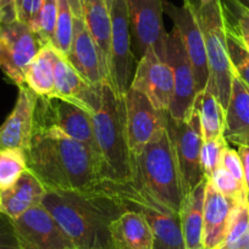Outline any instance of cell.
I'll use <instances>...</instances> for the list:
<instances>
[{"label": "cell", "mask_w": 249, "mask_h": 249, "mask_svg": "<svg viewBox=\"0 0 249 249\" xmlns=\"http://www.w3.org/2000/svg\"><path fill=\"white\" fill-rule=\"evenodd\" d=\"M82 5L83 18L93 42L99 53L105 82L109 77L111 49V18L107 0H88Z\"/></svg>", "instance_id": "cb8c5ba5"}, {"label": "cell", "mask_w": 249, "mask_h": 249, "mask_svg": "<svg viewBox=\"0 0 249 249\" xmlns=\"http://www.w3.org/2000/svg\"><path fill=\"white\" fill-rule=\"evenodd\" d=\"M42 205L77 249L102 248L112 244L110 224L128 209L105 181L90 191L47 192Z\"/></svg>", "instance_id": "7a4b0ae2"}, {"label": "cell", "mask_w": 249, "mask_h": 249, "mask_svg": "<svg viewBox=\"0 0 249 249\" xmlns=\"http://www.w3.org/2000/svg\"><path fill=\"white\" fill-rule=\"evenodd\" d=\"M42 48L30 26L18 20L0 23V69L18 87L25 86L26 71Z\"/></svg>", "instance_id": "30bf717a"}, {"label": "cell", "mask_w": 249, "mask_h": 249, "mask_svg": "<svg viewBox=\"0 0 249 249\" xmlns=\"http://www.w3.org/2000/svg\"><path fill=\"white\" fill-rule=\"evenodd\" d=\"M26 159L47 192L90 191L105 181L98 153L65 136L33 132Z\"/></svg>", "instance_id": "6da1fadb"}, {"label": "cell", "mask_w": 249, "mask_h": 249, "mask_svg": "<svg viewBox=\"0 0 249 249\" xmlns=\"http://www.w3.org/2000/svg\"><path fill=\"white\" fill-rule=\"evenodd\" d=\"M195 16L204 39L209 65L208 87L226 110L231 97L232 71L226 42V26L220 0H183Z\"/></svg>", "instance_id": "5b68a950"}, {"label": "cell", "mask_w": 249, "mask_h": 249, "mask_svg": "<svg viewBox=\"0 0 249 249\" xmlns=\"http://www.w3.org/2000/svg\"><path fill=\"white\" fill-rule=\"evenodd\" d=\"M107 183L127 204L128 209H137L147 219L153 233L152 249H184L181 219L178 213L167 209L147 192L131 183Z\"/></svg>", "instance_id": "52a82bcc"}, {"label": "cell", "mask_w": 249, "mask_h": 249, "mask_svg": "<svg viewBox=\"0 0 249 249\" xmlns=\"http://www.w3.org/2000/svg\"><path fill=\"white\" fill-rule=\"evenodd\" d=\"M195 107L199 115L203 141H212L224 137L226 110L222 107L208 86L202 93L198 94Z\"/></svg>", "instance_id": "4316f807"}, {"label": "cell", "mask_w": 249, "mask_h": 249, "mask_svg": "<svg viewBox=\"0 0 249 249\" xmlns=\"http://www.w3.org/2000/svg\"><path fill=\"white\" fill-rule=\"evenodd\" d=\"M249 204L248 198L237 203L232 210L226 234L220 249H248Z\"/></svg>", "instance_id": "83f0119b"}, {"label": "cell", "mask_w": 249, "mask_h": 249, "mask_svg": "<svg viewBox=\"0 0 249 249\" xmlns=\"http://www.w3.org/2000/svg\"><path fill=\"white\" fill-rule=\"evenodd\" d=\"M226 42L232 71L249 88V48L242 38L227 26Z\"/></svg>", "instance_id": "4dcf8cb0"}, {"label": "cell", "mask_w": 249, "mask_h": 249, "mask_svg": "<svg viewBox=\"0 0 249 249\" xmlns=\"http://www.w3.org/2000/svg\"><path fill=\"white\" fill-rule=\"evenodd\" d=\"M208 179L212 182L217 192L225 197L231 198L236 202H241L248 198V191L246 187L242 186L225 167H217Z\"/></svg>", "instance_id": "836d02e7"}, {"label": "cell", "mask_w": 249, "mask_h": 249, "mask_svg": "<svg viewBox=\"0 0 249 249\" xmlns=\"http://www.w3.org/2000/svg\"><path fill=\"white\" fill-rule=\"evenodd\" d=\"M111 18V49L109 77L107 83L119 98L130 88L133 55L131 52V30L126 0H107Z\"/></svg>", "instance_id": "8fae6325"}, {"label": "cell", "mask_w": 249, "mask_h": 249, "mask_svg": "<svg viewBox=\"0 0 249 249\" xmlns=\"http://www.w3.org/2000/svg\"><path fill=\"white\" fill-rule=\"evenodd\" d=\"M55 97L77 105L88 114L94 115L102 103V86L98 87L86 80L71 66L64 55L56 52L54 60Z\"/></svg>", "instance_id": "ac0fdd59"}, {"label": "cell", "mask_w": 249, "mask_h": 249, "mask_svg": "<svg viewBox=\"0 0 249 249\" xmlns=\"http://www.w3.org/2000/svg\"><path fill=\"white\" fill-rule=\"evenodd\" d=\"M248 204H249V192H248ZM248 249H249V246H248Z\"/></svg>", "instance_id": "f6af8a7d"}, {"label": "cell", "mask_w": 249, "mask_h": 249, "mask_svg": "<svg viewBox=\"0 0 249 249\" xmlns=\"http://www.w3.org/2000/svg\"><path fill=\"white\" fill-rule=\"evenodd\" d=\"M26 171V150L8 149L0 152V192L14 186Z\"/></svg>", "instance_id": "f546056e"}, {"label": "cell", "mask_w": 249, "mask_h": 249, "mask_svg": "<svg viewBox=\"0 0 249 249\" xmlns=\"http://www.w3.org/2000/svg\"><path fill=\"white\" fill-rule=\"evenodd\" d=\"M57 18V0H43L33 23V32L37 35L42 47L52 45Z\"/></svg>", "instance_id": "d6a6232c"}, {"label": "cell", "mask_w": 249, "mask_h": 249, "mask_svg": "<svg viewBox=\"0 0 249 249\" xmlns=\"http://www.w3.org/2000/svg\"><path fill=\"white\" fill-rule=\"evenodd\" d=\"M18 100L8 119L0 126V152L30 147L33 135V120L37 94L27 86H22Z\"/></svg>", "instance_id": "d6986e66"}, {"label": "cell", "mask_w": 249, "mask_h": 249, "mask_svg": "<svg viewBox=\"0 0 249 249\" xmlns=\"http://www.w3.org/2000/svg\"><path fill=\"white\" fill-rule=\"evenodd\" d=\"M224 137L229 144L249 147V88L236 73L225 114Z\"/></svg>", "instance_id": "44dd1931"}, {"label": "cell", "mask_w": 249, "mask_h": 249, "mask_svg": "<svg viewBox=\"0 0 249 249\" xmlns=\"http://www.w3.org/2000/svg\"><path fill=\"white\" fill-rule=\"evenodd\" d=\"M229 147L225 137L212 141H203L200 148V167L204 177L209 178L213 172L221 166L222 154Z\"/></svg>", "instance_id": "e575fe53"}, {"label": "cell", "mask_w": 249, "mask_h": 249, "mask_svg": "<svg viewBox=\"0 0 249 249\" xmlns=\"http://www.w3.org/2000/svg\"><path fill=\"white\" fill-rule=\"evenodd\" d=\"M43 0H16V18L20 22L33 27Z\"/></svg>", "instance_id": "d590c367"}, {"label": "cell", "mask_w": 249, "mask_h": 249, "mask_svg": "<svg viewBox=\"0 0 249 249\" xmlns=\"http://www.w3.org/2000/svg\"><path fill=\"white\" fill-rule=\"evenodd\" d=\"M130 87L147 95L153 105L161 111H167L171 107L175 92L172 70L153 48H148L138 61Z\"/></svg>", "instance_id": "9a60e30c"}, {"label": "cell", "mask_w": 249, "mask_h": 249, "mask_svg": "<svg viewBox=\"0 0 249 249\" xmlns=\"http://www.w3.org/2000/svg\"><path fill=\"white\" fill-rule=\"evenodd\" d=\"M73 11V36L66 60L77 72L94 86H103L105 82L104 72L100 64L99 53L93 42L83 18L80 0H70Z\"/></svg>", "instance_id": "e0dca14e"}, {"label": "cell", "mask_w": 249, "mask_h": 249, "mask_svg": "<svg viewBox=\"0 0 249 249\" xmlns=\"http://www.w3.org/2000/svg\"><path fill=\"white\" fill-rule=\"evenodd\" d=\"M238 3H241L242 5L247 6V8H249V0H237Z\"/></svg>", "instance_id": "60d3db41"}, {"label": "cell", "mask_w": 249, "mask_h": 249, "mask_svg": "<svg viewBox=\"0 0 249 249\" xmlns=\"http://www.w3.org/2000/svg\"><path fill=\"white\" fill-rule=\"evenodd\" d=\"M165 126L174 147L184 198L195 191L205 178L200 167L203 135L199 115L195 107L191 117L186 121H176L167 111L165 112Z\"/></svg>", "instance_id": "ba28073f"}, {"label": "cell", "mask_w": 249, "mask_h": 249, "mask_svg": "<svg viewBox=\"0 0 249 249\" xmlns=\"http://www.w3.org/2000/svg\"><path fill=\"white\" fill-rule=\"evenodd\" d=\"M81 1V4H83V3H86V1H88V0H80Z\"/></svg>", "instance_id": "ee69618b"}, {"label": "cell", "mask_w": 249, "mask_h": 249, "mask_svg": "<svg viewBox=\"0 0 249 249\" xmlns=\"http://www.w3.org/2000/svg\"><path fill=\"white\" fill-rule=\"evenodd\" d=\"M93 133L105 182L127 183L131 179V155L124 124V98L109 83L102 86V103L92 115Z\"/></svg>", "instance_id": "277c9868"}, {"label": "cell", "mask_w": 249, "mask_h": 249, "mask_svg": "<svg viewBox=\"0 0 249 249\" xmlns=\"http://www.w3.org/2000/svg\"><path fill=\"white\" fill-rule=\"evenodd\" d=\"M237 203L238 202L217 192L212 182L207 178L203 207L205 249H220L226 234L232 210Z\"/></svg>", "instance_id": "ffe728a7"}, {"label": "cell", "mask_w": 249, "mask_h": 249, "mask_svg": "<svg viewBox=\"0 0 249 249\" xmlns=\"http://www.w3.org/2000/svg\"><path fill=\"white\" fill-rule=\"evenodd\" d=\"M47 190L39 179L26 171L14 186L0 192V213L15 220L42 204Z\"/></svg>", "instance_id": "603a6c76"}, {"label": "cell", "mask_w": 249, "mask_h": 249, "mask_svg": "<svg viewBox=\"0 0 249 249\" xmlns=\"http://www.w3.org/2000/svg\"><path fill=\"white\" fill-rule=\"evenodd\" d=\"M225 25L237 33L249 48V8L237 0H220Z\"/></svg>", "instance_id": "1f68e13d"}, {"label": "cell", "mask_w": 249, "mask_h": 249, "mask_svg": "<svg viewBox=\"0 0 249 249\" xmlns=\"http://www.w3.org/2000/svg\"><path fill=\"white\" fill-rule=\"evenodd\" d=\"M93 249H116L115 248L112 244H110V246H107V247H102V248H93Z\"/></svg>", "instance_id": "b9f144b4"}, {"label": "cell", "mask_w": 249, "mask_h": 249, "mask_svg": "<svg viewBox=\"0 0 249 249\" xmlns=\"http://www.w3.org/2000/svg\"><path fill=\"white\" fill-rule=\"evenodd\" d=\"M3 9V0H0V11Z\"/></svg>", "instance_id": "7bdbcfd3"}, {"label": "cell", "mask_w": 249, "mask_h": 249, "mask_svg": "<svg viewBox=\"0 0 249 249\" xmlns=\"http://www.w3.org/2000/svg\"><path fill=\"white\" fill-rule=\"evenodd\" d=\"M165 62L171 68L175 85L174 98L167 112L176 121H186L195 110L198 90L192 64L181 36L175 27L171 32L167 33L165 43Z\"/></svg>", "instance_id": "9c48e42d"}, {"label": "cell", "mask_w": 249, "mask_h": 249, "mask_svg": "<svg viewBox=\"0 0 249 249\" xmlns=\"http://www.w3.org/2000/svg\"><path fill=\"white\" fill-rule=\"evenodd\" d=\"M73 36V11L70 0H57V18L54 39L50 47L66 56L70 50Z\"/></svg>", "instance_id": "f1b7e54d"}, {"label": "cell", "mask_w": 249, "mask_h": 249, "mask_svg": "<svg viewBox=\"0 0 249 249\" xmlns=\"http://www.w3.org/2000/svg\"><path fill=\"white\" fill-rule=\"evenodd\" d=\"M110 238L116 249H152L153 233L144 215L127 209L111 221Z\"/></svg>", "instance_id": "7402d4cb"}, {"label": "cell", "mask_w": 249, "mask_h": 249, "mask_svg": "<svg viewBox=\"0 0 249 249\" xmlns=\"http://www.w3.org/2000/svg\"><path fill=\"white\" fill-rule=\"evenodd\" d=\"M124 124L130 155H137L165 127V112L157 109L149 98L130 87L124 97Z\"/></svg>", "instance_id": "7c38bea8"}, {"label": "cell", "mask_w": 249, "mask_h": 249, "mask_svg": "<svg viewBox=\"0 0 249 249\" xmlns=\"http://www.w3.org/2000/svg\"><path fill=\"white\" fill-rule=\"evenodd\" d=\"M16 0H3V9L0 11V23L16 21Z\"/></svg>", "instance_id": "f35d334b"}, {"label": "cell", "mask_w": 249, "mask_h": 249, "mask_svg": "<svg viewBox=\"0 0 249 249\" xmlns=\"http://www.w3.org/2000/svg\"><path fill=\"white\" fill-rule=\"evenodd\" d=\"M21 249H77L42 204L13 220Z\"/></svg>", "instance_id": "5bb4252c"}, {"label": "cell", "mask_w": 249, "mask_h": 249, "mask_svg": "<svg viewBox=\"0 0 249 249\" xmlns=\"http://www.w3.org/2000/svg\"><path fill=\"white\" fill-rule=\"evenodd\" d=\"M56 50L50 45H45L39 50L28 66L25 76V86H27L38 97H48L54 94V60Z\"/></svg>", "instance_id": "484cf974"}, {"label": "cell", "mask_w": 249, "mask_h": 249, "mask_svg": "<svg viewBox=\"0 0 249 249\" xmlns=\"http://www.w3.org/2000/svg\"><path fill=\"white\" fill-rule=\"evenodd\" d=\"M239 158L242 160L244 172V183H246L247 191L249 192V147H238L237 149Z\"/></svg>", "instance_id": "ab89813d"}, {"label": "cell", "mask_w": 249, "mask_h": 249, "mask_svg": "<svg viewBox=\"0 0 249 249\" xmlns=\"http://www.w3.org/2000/svg\"><path fill=\"white\" fill-rule=\"evenodd\" d=\"M131 36L133 37L140 59L148 48H153L165 61V31L162 0H126Z\"/></svg>", "instance_id": "4fadbf2b"}, {"label": "cell", "mask_w": 249, "mask_h": 249, "mask_svg": "<svg viewBox=\"0 0 249 249\" xmlns=\"http://www.w3.org/2000/svg\"><path fill=\"white\" fill-rule=\"evenodd\" d=\"M207 177L199 186L182 200L179 210L184 249H205L203 207H204Z\"/></svg>", "instance_id": "d4e9b609"}, {"label": "cell", "mask_w": 249, "mask_h": 249, "mask_svg": "<svg viewBox=\"0 0 249 249\" xmlns=\"http://www.w3.org/2000/svg\"><path fill=\"white\" fill-rule=\"evenodd\" d=\"M221 166L225 167L242 186L246 187L244 183V172H243V165H242V160L239 158V154L237 150L232 149V148L227 147L225 149L224 154H222ZM247 188V187H246Z\"/></svg>", "instance_id": "8d00e7d4"}, {"label": "cell", "mask_w": 249, "mask_h": 249, "mask_svg": "<svg viewBox=\"0 0 249 249\" xmlns=\"http://www.w3.org/2000/svg\"><path fill=\"white\" fill-rule=\"evenodd\" d=\"M164 13L174 22V27L178 31L186 52L192 64L197 83L198 94L207 88L209 81V65L204 39L195 16L186 5L177 6L167 0H162Z\"/></svg>", "instance_id": "2e32d148"}, {"label": "cell", "mask_w": 249, "mask_h": 249, "mask_svg": "<svg viewBox=\"0 0 249 249\" xmlns=\"http://www.w3.org/2000/svg\"><path fill=\"white\" fill-rule=\"evenodd\" d=\"M167 209L178 213L182 207L181 177L174 147L165 126L137 155H131V179Z\"/></svg>", "instance_id": "3957f363"}, {"label": "cell", "mask_w": 249, "mask_h": 249, "mask_svg": "<svg viewBox=\"0 0 249 249\" xmlns=\"http://www.w3.org/2000/svg\"><path fill=\"white\" fill-rule=\"evenodd\" d=\"M33 132L65 136L89 145L98 153L93 133L92 115L55 95H37Z\"/></svg>", "instance_id": "8992f818"}, {"label": "cell", "mask_w": 249, "mask_h": 249, "mask_svg": "<svg viewBox=\"0 0 249 249\" xmlns=\"http://www.w3.org/2000/svg\"><path fill=\"white\" fill-rule=\"evenodd\" d=\"M0 249H21L13 220L0 213Z\"/></svg>", "instance_id": "74e56055"}]
</instances>
